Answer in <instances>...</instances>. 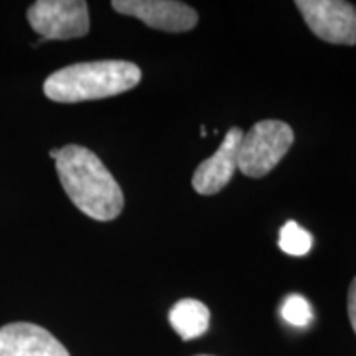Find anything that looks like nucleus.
Masks as SVG:
<instances>
[{"instance_id":"7","label":"nucleus","mask_w":356,"mask_h":356,"mask_svg":"<svg viewBox=\"0 0 356 356\" xmlns=\"http://www.w3.org/2000/svg\"><path fill=\"white\" fill-rule=\"evenodd\" d=\"M243 136L241 129L231 127L216 152L197 167L191 178V185L197 193L216 195L229 184L234 172L238 170V155Z\"/></svg>"},{"instance_id":"4","label":"nucleus","mask_w":356,"mask_h":356,"mask_svg":"<svg viewBox=\"0 0 356 356\" xmlns=\"http://www.w3.org/2000/svg\"><path fill=\"white\" fill-rule=\"evenodd\" d=\"M26 19L43 40L81 38L89 32L84 0H38L26 10Z\"/></svg>"},{"instance_id":"11","label":"nucleus","mask_w":356,"mask_h":356,"mask_svg":"<svg viewBox=\"0 0 356 356\" xmlns=\"http://www.w3.org/2000/svg\"><path fill=\"white\" fill-rule=\"evenodd\" d=\"M280 315L286 320L289 325L292 327H307L310 325L312 318H314V312H312V307L309 300L305 297L297 296H289L286 300L280 305Z\"/></svg>"},{"instance_id":"10","label":"nucleus","mask_w":356,"mask_h":356,"mask_svg":"<svg viewBox=\"0 0 356 356\" xmlns=\"http://www.w3.org/2000/svg\"><path fill=\"white\" fill-rule=\"evenodd\" d=\"M314 238L309 231L300 228L296 221H287L279 236V248L289 256H305L312 249Z\"/></svg>"},{"instance_id":"2","label":"nucleus","mask_w":356,"mask_h":356,"mask_svg":"<svg viewBox=\"0 0 356 356\" xmlns=\"http://www.w3.org/2000/svg\"><path fill=\"white\" fill-rule=\"evenodd\" d=\"M140 68L131 61H88L51 73L43 84V91L55 102L95 101L131 91L140 83Z\"/></svg>"},{"instance_id":"14","label":"nucleus","mask_w":356,"mask_h":356,"mask_svg":"<svg viewBox=\"0 0 356 356\" xmlns=\"http://www.w3.org/2000/svg\"><path fill=\"white\" fill-rule=\"evenodd\" d=\"M198 356H210V355H198Z\"/></svg>"},{"instance_id":"1","label":"nucleus","mask_w":356,"mask_h":356,"mask_svg":"<svg viewBox=\"0 0 356 356\" xmlns=\"http://www.w3.org/2000/svg\"><path fill=\"white\" fill-rule=\"evenodd\" d=\"M56 172L68 198L84 215L96 221H113L122 213L121 186L86 147L71 144L60 149Z\"/></svg>"},{"instance_id":"8","label":"nucleus","mask_w":356,"mask_h":356,"mask_svg":"<svg viewBox=\"0 0 356 356\" xmlns=\"http://www.w3.org/2000/svg\"><path fill=\"white\" fill-rule=\"evenodd\" d=\"M0 356H70L50 332L35 323L17 322L0 328Z\"/></svg>"},{"instance_id":"6","label":"nucleus","mask_w":356,"mask_h":356,"mask_svg":"<svg viewBox=\"0 0 356 356\" xmlns=\"http://www.w3.org/2000/svg\"><path fill=\"white\" fill-rule=\"evenodd\" d=\"M111 6L115 12L136 17L162 32H188L198 24L197 10L177 0H114Z\"/></svg>"},{"instance_id":"5","label":"nucleus","mask_w":356,"mask_h":356,"mask_svg":"<svg viewBox=\"0 0 356 356\" xmlns=\"http://www.w3.org/2000/svg\"><path fill=\"white\" fill-rule=\"evenodd\" d=\"M305 24L323 42L356 44V6L343 0H297Z\"/></svg>"},{"instance_id":"13","label":"nucleus","mask_w":356,"mask_h":356,"mask_svg":"<svg viewBox=\"0 0 356 356\" xmlns=\"http://www.w3.org/2000/svg\"><path fill=\"white\" fill-rule=\"evenodd\" d=\"M58 152H60V150H58V149H53L51 152H50V157L56 160V157H58Z\"/></svg>"},{"instance_id":"12","label":"nucleus","mask_w":356,"mask_h":356,"mask_svg":"<svg viewBox=\"0 0 356 356\" xmlns=\"http://www.w3.org/2000/svg\"><path fill=\"white\" fill-rule=\"evenodd\" d=\"M348 317L351 322V327L356 333V277L351 280L348 289Z\"/></svg>"},{"instance_id":"9","label":"nucleus","mask_w":356,"mask_h":356,"mask_svg":"<svg viewBox=\"0 0 356 356\" xmlns=\"http://www.w3.org/2000/svg\"><path fill=\"white\" fill-rule=\"evenodd\" d=\"M168 320L181 340L188 341L207 333L210 327V310L203 302L184 299L172 307Z\"/></svg>"},{"instance_id":"3","label":"nucleus","mask_w":356,"mask_h":356,"mask_svg":"<svg viewBox=\"0 0 356 356\" xmlns=\"http://www.w3.org/2000/svg\"><path fill=\"white\" fill-rule=\"evenodd\" d=\"M293 144V131L282 121H261L244 134L239 145L238 168L246 177L262 178L286 157Z\"/></svg>"}]
</instances>
